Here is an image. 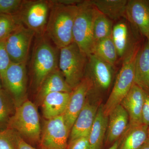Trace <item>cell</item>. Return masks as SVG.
<instances>
[{"label": "cell", "instance_id": "9", "mask_svg": "<svg viewBox=\"0 0 149 149\" xmlns=\"http://www.w3.org/2000/svg\"><path fill=\"white\" fill-rule=\"evenodd\" d=\"M35 34L20 24L5 40L7 52L11 63H26L32 40Z\"/></svg>", "mask_w": 149, "mask_h": 149}, {"label": "cell", "instance_id": "38", "mask_svg": "<svg viewBox=\"0 0 149 149\" xmlns=\"http://www.w3.org/2000/svg\"><path fill=\"white\" fill-rule=\"evenodd\" d=\"M147 40H148V42L149 44V36L147 38Z\"/></svg>", "mask_w": 149, "mask_h": 149}, {"label": "cell", "instance_id": "23", "mask_svg": "<svg viewBox=\"0 0 149 149\" xmlns=\"http://www.w3.org/2000/svg\"><path fill=\"white\" fill-rule=\"evenodd\" d=\"M16 109V104L10 94L4 88L0 89V131L8 128Z\"/></svg>", "mask_w": 149, "mask_h": 149}, {"label": "cell", "instance_id": "36", "mask_svg": "<svg viewBox=\"0 0 149 149\" xmlns=\"http://www.w3.org/2000/svg\"><path fill=\"white\" fill-rule=\"evenodd\" d=\"M139 149H149V138L148 137V140L146 141V142L141 147V148H139Z\"/></svg>", "mask_w": 149, "mask_h": 149}, {"label": "cell", "instance_id": "21", "mask_svg": "<svg viewBox=\"0 0 149 149\" xmlns=\"http://www.w3.org/2000/svg\"><path fill=\"white\" fill-rule=\"evenodd\" d=\"M103 106L100 104L88 136L91 149H101L104 140L105 139L108 116L104 113Z\"/></svg>", "mask_w": 149, "mask_h": 149}, {"label": "cell", "instance_id": "37", "mask_svg": "<svg viewBox=\"0 0 149 149\" xmlns=\"http://www.w3.org/2000/svg\"><path fill=\"white\" fill-rule=\"evenodd\" d=\"M3 88L2 83L1 77V74H0V89Z\"/></svg>", "mask_w": 149, "mask_h": 149}, {"label": "cell", "instance_id": "13", "mask_svg": "<svg viewBox=\"0 0 149 149\" xmlns=\"http://www.w3.org/2000/svg\"><path fill=\"white\" fill-rule=\"evenodd\" d=\"M91 101L89 93L83 109L74 121L70 132L68 142L89 136L100 105L96 102Z\"/></svg>", "mask_w": 149, "mask_h": 149}, {"label": "cell", "instance_id": "14", "mask_svg": "<svg viewBox=\"0 0 149 149\" xmlns=\"http://www.w3.org/2000/svg\"><path fill=\"white\" fill-rule=\"evenodd\" d=\"M126 19L141 35L147 38L149 36V1H128Z\"/></svg>", "mask_w": 149, "mask_h": 149}, {"label": "cell", "instance_id": "4", "mask_svg": "<svg viewBox=\"0 0 149 149\" xmlns=\"http://www.w3.org/2000/svg\"><path fill=\"white\" fill-rule=\"evenodd\" d=\"M141 48L138 42L131 46L124 56L123 62L118 74L114 86L106 104L104 112L107 116L115 108L120 104L134 83V69L137 54Z\"/></svg>", "mask_w": 149, "mask_h": 149}, {"label": "cell", "instance_id": "33", "mask_svg": "<svg viewBox=\"0 0 149 149\" xmlns=\"http://www.w3.org/2000/svg\"><path fill=\"white\" fill-rule=\"evenodd\" d=\"M54 2L67 6L77 5L81 0H52Z\"/></svg>", "mask_w": 149, "mask_h": 149}, {"label": "cell", "instance_id": "20", "mask_svg": "<svg viewBox=\"0 0 149 149\" xmlns=\"http://www.w3.org/2000/svg\"><path fill=\"white\" fill-rule=\"evenodd\" d=\"M148 128L143 124L128 126L120 139L118 149H139L148 139Z\"/></svg>", "mask_w": 149, "mask_h": 149}, {"label": "cell", "instance_id": "39", "mask_svg": "<svg viewBox=\"0 0 149 149\" xmlns=\"http://www.w3.org/2000/svg\"><path fill=\"white\" fill-rule=\"evenodd\" d=\"M148 137L149 138V126H148Z\"/></svg>", "mask_w": 149, "mask_h": 149}, {"label": "cell", "instance_id": "10", "mask_svg": "<svg viewBox=\"0 0 149 149\" xmlns=\"http://www.w3.org/2000/svg\"><path fill=\"white\" fill-rule=\"evenodd\" d=\"M70 132L62 116L46 120L42 129L40 149H66Z\"/></svg>", "mask_w": 149, "mask_h": 149}, {"label": "cell", "instance_id": "6", "mask_svg": "<svg viewBox=\"0 0 149 149\" xmlns=\"http://www.w3.org/2000/svg\"><path fill=\"white\" fill-rule=\"evenodd\" d=\"M88 56L72 42L59 49L58 68L72 90L85 77Z\"/></svg>", "mask_w": 149, "mask_h": 149}, {"label": "cell", "instance_id": "18", "mask_svg": "<svg viewBox=\"0 0 149 149\" xmlns=\"http://www.w3.org/2000/svg\"><path fill=\"white\" fill-rule=\"evenodd\" d=\"M134 83L149 92V44L148 40L141 47L136 56Z\"/></svg>", "mask_w": 149, "mask_h": 149}, {"label": "cell", "instance_id": "19", "mask_svg": "<svg viewBox=\"0 0 149 149\" xmlns=\"http://www.w3.org/2000/svg\"><path fill=\"white\" fill-rule=\"evenodd\" d=\"M72 88L67 83L62 73L58 68L46 77L37 90V98L40 102L48 94L56 92L70 93Z\"/></svg>", "mask_w": 149, "mask_h": 149}, {"label": "cell", "instance_id": "15", "mask_svg": "<svg viewBox=\"0 0 149 149\" xmlns=\"http://www.w3.org/2000/svg\"><path fill=\"white\" fill-rule=\"evenodd\" d=\"M144 100V91L135 83L120 104L128 113L129 126L143 124L142 110Z\"/></svg>", "mask_w": 149, "mask_h": 149}, {"label": "cell", "instance_id": "17", "mask_svg": "<svg viewBox=\"0 0 149 149\" xmlns=\"http://www.w3.org/2000/svg\"><path fill=\"white\" fill-rule=\"evenodd\" d=\"M71 93H51L43 99L41 102V106L43 116L46 120L63 114L68 104Z\"/></svg>", "mask_w": 149, "mask_h": 149}, {"label": "cell", "instance_id": "28", "mask_svg": "<svg viewBox=\"0 0 149 149\" xmlns=\"http://www.w3.org/2000/svg\"><path fill=\"white\" fill-rule=\"evenodd\" d=\"M20 138L15 130L10 128L0 131V149H18Z\"/></svg>", "mask_w": 149, "mask_h": 149}, {"label": "cell", "instance_id": "22", "mask_svg": "<svg viewBox=\"0 0 149 149\" xmlns=\"http://www.w3.org/2000/svg\"><path fill=\"white\" fill-rule=\"evenodd\" d=\"M99 11L112 21L126 19L127 0H91Z\"/></svg>", "mask_w": 149, "mask_h": 149}, {"label": "cell", "instance_id": "16", "mask_svg": "<svg viewBox=\"0 0 149 149\" xmlns=\"http://www.w3.org/2000/svg\"><path fill=\"white\" fill-rule=\"evenodd\" d=\"M128 113L120 104L112 111L108 116L106 143L112 145L121 138L129 126Z\"/></svg>", "mask_w": 149, "mask_h": 149}, {"label": "cell", "instance_id": "32", "mask_svg": "<svg viewBox=\"0 0 149 149\" xmlns=\"http://www.w3.org/2000/svg\"><path fill=\"white\" fill-rule=\"evenodd\" d=\"M142 122L149 126V92L144 91V100L142 110Z\"/></svg>", "mask_w": 149, "mask_h": 149}, {"label": "cell", "instance_id": "31", "mask_svg": "<svg viewBox=\"0 0 149 149\" xmlns=\"http://www.w3.org/2000/svg\"><path fill=\"white\" fill-rule=\"evenodd\" d=\"M88 137H82L68 141L66 149H91Z\"/></svg>", "mask_w": 149, "mask_h": 149}, {"label": "cell", "instance_id": "5", "mask_svg": "<svg viewBox=\"0 0 149 149\" xmlns=\"http://www.w3.org/2000/svg\"><path fill=\"white\" fill-rule=\"evenodd\" d=\"M77 6L72 28V41L88 56L93 54L95 45L93 24L99 11L91 0L82 1Z\"/></svg>", "mask_w": 149, "mask_h": 149}, {"label": "cell", "instance_id": "34", "mask_svg": "<svg viewBox=\"0 0 149 149\" xmlns=\"http://www.w3.org/2000/svg\"><path fill=\"white\" fill-rule=\"evenodd\" d=\"M18 149H40L37 148L35 147L32 146L29 144L27 143L23 140L20 138L19 143Z\"/></svg>", "mask_w": 149, "mask_h": 149}, {"label": "cell", "instance_id": "7", "mask_svg": "<svg viewBox=\"0 0 149 149\" xmlns=\"http://www.w3.org/2000/svg\"><path fill=\"white\" fill-rule=\"evenodd\" d=\"M51 6L50 1L47 0H23L14 16L19 24L35 32V36L45 35Z\"/></svg>", "mask_w": 149, "mask_h": 149}, {"label": "cell", "instance_id": "30", "mask_svg": "<svg viewBox=\"0 0 149 149\" xmlns=\"http://www.w3.org/2000/svg\"><path fill=\"white\" fill-rule=\"evenodd\" d=\"M11 62L6 49L5 40L0 41V74L2 81Z\"/></svg>", "mask_w": 149, "mask_h": 149}, {"label": "cell", "instance_id": "25", "mask_svg": "<svg viewBox=\"0 0 149 149\" xmlns=\"http://www.w3.org/2000/svg\"><path fill=\"white\" fill-rule=\"evenodd\" d=\"M93 54L113 67L118 57L111 37H107L96 42Z\"/></svg>", "mask_w": 149, "mask_h": 149}, {"label": "cell", "instance_id": "12", "mask_svg": "<svg viewBox=\"0 0 149 149\" xmlns=\"http://www.w3.org/2000/svg\"><path fill=\"white\" fill-rule=\"evenodd\" d=\"M93 88L91 80L85 76L79 85L72 90L66 109L63 115L65 123L69 132L83 109L88 94Z\"/></svg>", "mask_w": 149, "mask_h": 149}, {"label": "cell", "instance_id": "27", "mask_svg": "<svg viewBox=\"0 0 149 149\" xmlns=\"http://www.w3.org/2000/svg\"><path fill=\"white\" fill-rule=\"evenodd\" d=\"M20 24L14 15H0V41L5 40Z\"/></svg>", "mask_w": 149, "mask_h": 149}, {"label": "cell", "instance_id": "11", "mask_svg": "<svg viewBox=\"0 0 149 149\" xmlns=\"http://www.w3.org/2000/svg\"><path fill=\"white\" fill-rule=\"evenodd\" d=\"M114 67L93 54L88 56L85 76L92 82L93 89L100 93L107 91L111 85Z\"/></svg>", "mask_w": 149, "mask_h": 149}, {"label": "cell", "instance_id": "2", "mask_svg": "<svg viewBox=\"0 0 149 149\" xmlns=\"http://www.w3.org/2000/svg\"><path fill=\"white\" fill-rule=\"evenodd\" d=\"M35 37L30 69L32 83L37 91L46 77L58 68L59 49L52 45L45 34Z\"/></svg>", "mask_w": 149, "mask_h": 149}, {"label": "cell", "instance_id": "29", "mask_svg": "<svg viewBox=\"0 0 149 149\" xmlns=\"http://www.w3.org/2000/svg\"><path fill=\"white\" fill-rule=\"evenodd\" d=\"M23 2V0H0V15H15Z\"/></svg>", "mask_w": 149, "mask_h": 149}, {"label": "cell", "instance_id": "35", "mask_svg": "<svg viewBox=\"0 0 149 149\" xmlns=\"http://www.w3.org/2000/svg\"><path fill=\"white\" fill-rule=\"evenodd\" d=\"M119 143H120V139L118 141L115 142L114 143L112 144L109 148L107 149H118L119 146Z\"/></svg>", "mask_w": 149, "mask_h": 149}, {"label": "cell", "instance_id": "3", "mask_svg": "<svg viewBox=\"0 0 149 149\" xmlns=\"http://www.w3.org/2000/svg\"><path fill=\"white\" fill-rule=\"evenodd\" d=\"M8 128L15 130L22 139L32 146L40 147L42 129L40 116L37 107L29 100L17 107Z\"/></svg>", "mask_w": 149, "mask_h": 149}, {"label": "cell", "instance_id": "24", "mask_svg": "<svg viewBox=\"0 0 149 149\" xmlns=\"http://www.w3.org/2000/svg\"><path fill=\"white\" fill-rule=\"evenodd\" d=\"M111 37L117 50L118 57H124L133 45L129 46V32L126 23L120 21L114 25L113 27Z\"/></svg>", "mask_w": 149, "mask_h": 149}, {"label": "cell", "instance_id": "8", "mask_svg": "<svg viewBox=\"0 0 149 149\" xmlns=\"http://www.w3.org/2000/svg\"><path fill=\"white\" fill-rule=\"evenodd\" d=\"M3 88L13 99L17 107L27 99L26 63H11L2 81Z\"/></svg>", "mask_w": 149, "mask_h": 149}, {"label": "cell", "instance_id": "26", "mask_svg": "<svg viewBox=\"0 0 149 149\" xmlns=\"http://www.w3.org/2000/svg\"><path fill=\"white\" fill-rule=\"evenodd\" d=\"M113 26V21L99 11L93 24V37L95 44L100 40L111 37Z\"/></svg>", "mask_w": 149, "mask_h": 149}, {"label": "cell", "instance_id": "1", "mask_svg": "<svg viewBox=\"0 0 149 149\" xmlns=\"http://www.w3.org/2000/svg\"><path fill=\"white\" fill-rule=\"evenodd\" d=\"M50 1V11L45 35L58 48L61 49L73 42L72 28L77 14V5L67 6Z\"/></svg>", "mask_w": 149, "mask_h": 149}]
</instances>
